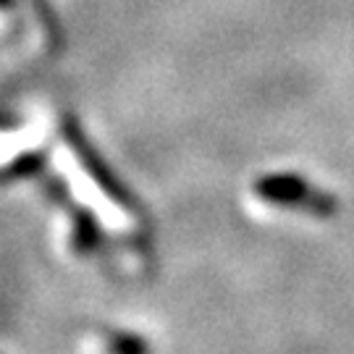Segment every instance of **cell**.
Masks as SVG:
<instances>
[{"mask_svg":"<svg viewBox=\"0 0 354 354\" xmlns=\"http://www.w3.org/2000/svg\"><path fill=\"white\" fill-rule=\"evenodd\" d=\"M100 346L105 354H150V342L124 328H100Z\"/></svg>","mask_w":354,"mask_h":354,"instance_id":"3","label":"cell"},{"mask_svg":"<svg viewBox=\"0 0 354 354\" xmlns=\"http://www.w3.org/2000/svg\"><path fill=\"white\" fill-rule=\"evenodd\" d=\"M50 200L58 203L61 207H66V215H68V226H71V250H74L79 257H95V254H102L108 247V236L102 231L97 215L92 213L89 207L79 205L71 200L68 194V187L58 178H50Z\"/></svg>","mask_w":354,"mask_h":354,"instance_id":"2","label":"cell"},{"mask_svg":"<svg viewBox=\"0 0 354 354\" xmlns=\"http://www.w3.org/2000/svg\"><path fill=\"white\" fill-rule=\"evenodd\" d=\"M254 194L273 207H286L313 218H333L339 213V200L317 189L299 174H266L254 181Z\"/></svg>","mask_w":354,"mask_h":354,"instance_id":"1","label":"cell"}]
</instances>
